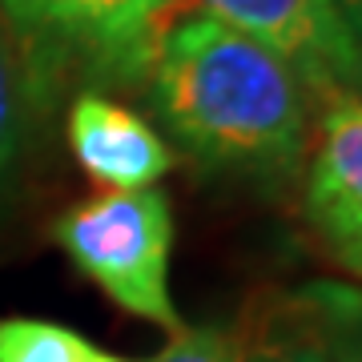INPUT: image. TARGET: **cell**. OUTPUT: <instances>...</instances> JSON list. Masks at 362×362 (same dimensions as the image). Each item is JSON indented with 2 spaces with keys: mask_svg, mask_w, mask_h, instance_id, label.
Instances as JSON below:
<instances>
[{
  "mask_svg": "<svg viewBox=\"0 0 362 362\" xmlns=\"http://www.w3.org/2000/svg\"><path fill=\"white\" fill-rule=\"evenodd\" d=\"M149 81L165 129L202 169L286 177L302 165L310 109L298 73L218 16L165 21Z\"/></svg>",
  "mask_w": 362,
  "mask_h": 362,
  "instance_id": "obj_1",
  "label": "cell"
},
{
  "mask_svg": "<svg viewBox=\"0 0 362 362\" xmlns=\"http://www.w3.org/2000/svg\"><path fill=\"white\" fill-rule=\"evenodd\" d=\"M52 242L121 310L169 334L181 330V314L169 298L173 214L161 189H109L89 197L52 221Z\"/></svg>",
  "mask_w": 362,
  "mask_h": 362,
  "instance_id": "obj_2",
  "label": "cell"
},
{
  "mask_svg": "<svg viewBox=\"0 0 362 362\" xmlns=\"http://www.w3.org/2000/svg\"><path fill=\"white\" fill-rule=\"evenodd\" d=\"M202 13L258 40L298 73L302 89L326 101L358 97L362 45L334 0H197Z\"/></svg>",
  "mask_w": 362,
  "mask_h": 362,
  "instance_id": "obj_3",
  "label": "cell"
},
{
  "mask_svg": "<svg viewBox=\"0 0 362 362\" xmlns=\"http://www.w3.org/2000/svg\"><path fill=\"white\" fill-rule=\"evenodd\" d=\"M173 4L177 0H0V13L25 40L85 52L109 73H137L149 65Z\"/></svg>",
  "mask_w": 362,
  "mask_h": 362,
  "instance_id": "obj_4",
  "label": "cell"
},
{
  "mask_svg": "<svg viewBox=\"0 0 362 362\" xmlns=\"http://www.w3.org/2000/svg\"><path fill=\"white\" fill-rule=\"evenodd\" d=\"M306 218L346 270L362 274V97L326 109L306 177Z\"/></svg>",
  "mask_w": 362,
  "mask_h": 362,
  "instance_id": "obj_5",
  "label": "cell"
},
{
  "mask_svg": "<svg viewBox=\"0 0 362 362\" xmlns=\"http://www.w3.org/2000/svg\"><path fill=\"white\" fill-rule=\"evenodd\" d=\"M69 145L93 181L109 189H149L173 169V149L133 109L85 93L69 109Z\"/></svg>",
  "mask_w": 362,
  "mask_h": 362,
  "instance_id": "obj_6",
  "label": "cell"
},
{
  "mask_svg": "<svg viewBox=\"0 0 362 362\" xmlns=\"http://www.w3.org/2000/svg\"><path fill=\"white\" fill-rule=\"evenodd\" d=\"M346 298V290H310L302 306L278 314L250 346H238V362H330V338Z\"/></svg>",
  "mask_w": 362,
  "mask_h": 362,
  "instance_id": "obj_7",
  "label": "cell"
},
{
  "mask_svg": "<svg viewBox=\"0 0 362 362\" xmlns=\"http://www.w3.org/2000/svg\"><path fill=\"white\" fill-rule=\"evenodd\" d=\"M89 346L77 330L40 318H0V362H89Z\"/></svg>",
  "mask_w": 362,
  "mask_h": 362,
  "instance_id": "obj_8",
  "label": "cell"
},
{
  "mask_svg": "<svg viewBox=\"0 0 362 362\" xmlns=\"http://www.w3.org/2000/svg\"><path fill=\"white\" fill-rule=\"evenodd\" d=\"M21 137H25V77L8 45V33L0 25V202L21 157Z\"/></svg>",
  "mask_w": 362,
  "mask_h": 362,
  "instance_id": "obj_9",
  "label": "cell"
},
{
  "mask_svg": "<svg viewBox=\"0 0 362 362\" xmlns=\"http://www.w3.org/2000/svg\"><path fill=\"white\" fill-rule=\"evenodd\" d=\"M149 362H238V342L221 326H181L173 342Z\"/></svg>",
  "mask_w": 362,
  "mask_h": 362,
  "instance_id": "obj_10",
  "label": "cell"
},
{
  "mask_svg": "<svg viewBox=\"0 0 362 362\" xmlns=\"http://www.w3.org/2000/svg\"><path fill=\"white\" fill-rule=\"evenodd\" d=\"M362 298L350 294L342 314H338L334 338H330V362H362V326H358Z\"/></svg>",
  "mask_w": 362,
  "mask_h": 362,
  "instance_id": "obj_11",
  "label": "cell"
},
{
  "mask_svg": "<svg viewBox=\"0 0 362 362\" xmlns=\"http://www.w3.org/2000/svg\"><path fill=\"white\" fill-rule=\"evenodd\" d=\"M334 8L342 13V21H346V28L354 33V40L362 45V0H334Z\"/></svg>",
  "mask_w": 362,
  "mask_h": 362,
  "instance_id": "obj_12",
  "label": "cell"
},
{
  "mask_svg": "<svg viewBox=\"0 0 362 362\" xmlns=\"http://www.w3.org/2000/svg\"><path fill=\"white\" fill-rule=\"evenodd\" d=\"M89 362H129V358H117V354H105V350H93Z\"/></svg>",
  "mask_w": 362,
  "mask_h": 362,
  "instance_id": "obj_13",
  "label": "cell"
}]
</instances>
